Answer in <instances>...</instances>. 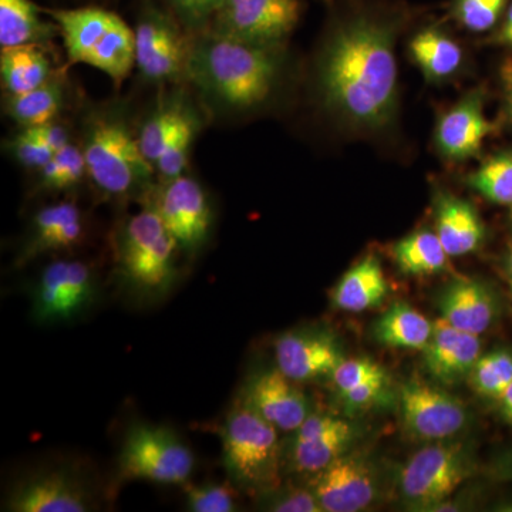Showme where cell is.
<instances>
[{"mask_svg": "<svg viewBox=\"0 0 512 512\" xmlns=\"http://www.w3.org/2000/svg\"><path fill=\"white\" fill-rule=\"evenodd\" d=\"M336 12L318 63L323 103L350 126L386 127L396 111L394 46L406 12L369 0H346Z\"/></svg>", "mask_w": 512, "mask_h": 512, "instance_id": "cell-1", "label": "cell"}, {"mask_svg": "<svg viewBox=\"0 0 512 512\" xmlns=\"http://www.w3.org/2000/svg\"><path fill=\"white\" fill-rule=\"evenodd\" d=\"M185 74L202 92L229 109H254L274 92L281 74V55L279 49L252 45L212 30L190 50Z\"/></svg>", "mask_w": 512, "mask_h": 512, "instance_id": "cell-2", "label": "cell"}, {"mask_svg": "<svg viewBox=\"0 0 512 512\" xmlns=\"http://www.w3.org/2000/svg\"><path fill=\"white\" fill-rule=\"evenodd\" d=\"M80 147L87 177L104 197H144L154 187L156 168L141 151L138 136L119 104L100 107L86 117Z\"/></svg>", "mask_w": 512, "mask_h": 512, "instance_id": "cell-3", "label": "cell"}, {"mask_svg": "<svg viewBox=\"0 0 512 512\" xmlns=\"http://www.w3.org/2000/svg\"><path fill=\"white\" fill-rule=\"evenodd\" d=\"M178 251L160 215L143 202L114 235V272L121 289L140 302L164 299L177 282Z\"/></svg>", "mask_w": 512, "mask_h": 512, "instance_id": "cell-4", "label": "cell"}, {"mask_svg": "<svg viewBox=\"0 0 512 512\" xmlns=\"http://www.w3.org/2000/svg\"><path fill=\"white\" fill-rule=\"evenodd\" d=\"M63 37L70 63L100 70L117 87L136 66L134 30L110 10L77 8L49 10Z\"/></svg>", "mask_w": 512, "mask_h": 512, "instance_id": "cell-5", "label": "cell"}, {"mask_svg": "<svg viewBox=\"0 0 512 512\" xmlns=\"http://www.w3.org/2000/svg\"><path fill=\"white\" fill-rule=\"evenodd\" d=\"M229 480L242 490L265 494L281 483L278 429L238 400L221 430Z\"/></svg>", "mask_w": 512, "mask_h": 512, "instance_id": "cell-6", "label": "cell"}, {"mask_svg": "<svg viewBox=\"0 0 512 512\" xmlns=\"http://www.w3.org/2000/svg\"><path fill=\"white\" fill-rule=\"evenodd\" d=\"M190 447L173 430L138 423L128 429L119 457V480L184 485L194 471Z\"/></svg>", "mask_w": 512, "mask_h": 512, "instance_id": "cell-7", "label": "cell"}, {"mask_svg": "<svg viewBox=\"0 0 512 512\" xmlns=\"http://www.w3.org/2000/svg\"><path fill=\"white\" fill-rule=\"evenodd\" d=\"M474 460L463 443L424 447L410 458L400 474V491L414 510L433 511L473 476Z\"/></svg>", "mask_w": 512, "mask_h": 512, "instance_id": "cell-8", "label": "cell"}, {"mask_svg": "<svg viewBox=\"0 0 512 512\" xmlns=\"http://www.w3.org/2000/svg\"><path fill=\"white\" fill-rule=\"evenodd\" d=\"M99 279L92 265L79 259L50 262L32 288V316L37 323L69 322L96 302Z\"/></svg>", "mask_w": 512, "mask_h": 512, "instance_id": "cell-9", "label": "cell"}, {"mask_svg": "<svg viewBox=\"0 0 512 512\" xmlns=\"http://www.w3.org/2000/svg\"><path fill=\"white\" fill-rule=\"evenodd\" d=\"M143 202L157 211L180 251L195 254L207 244L212 227L210 198L190 175L161 181L144 195Z\"/></svg>", "mask_w": 512, "mask_h": 512, "instance_id": "cell-10", "label": "cell"}, {"mask_svg": "<svg viewBox=\"0 0 512 512\" xmlns=\"http://www.w3.org/2000/svg\"><path fill=\"white\" fill-rule=\"evenodd\" d=\"M301 15V0H222L212 18V30L252 45L281 49Z\"/></svg>", "mask_w": 512, "mask_h": 512, "instance_id": "cell-11", "label": "cell"}, {"mask_svg": "<svg viewBox=\"0 0 512 512\" xmlns=\"http://www.w3.org/2000/svg\"><path fill=\"white\" fill-rule=\"evenodd\" d=\"M400 409L404 429L426 441H444L457 436L467 426L464 404L439 387L410 380L400 389Z\"/></svg>", "mask_w": 512, "mask_h": 512, "instance_id": "cell-12", "label": "cell"}, {"mask_svg": "<svg viewBox=\"0 0 512 512\" xmlns=\"http://www.w3.org/2000/svg\"><path fill=\"white\" fill-rule=\"evenodd\" d=\"M136 66L150 82H170L187 72L190 50L177 23L167 13L148 8L136 29Z\"/></svg>", "mask_w": 512, "mask_h": 512, "instance_id": "cell-13", "label": "cell"}, {"mask_svg": "<svg viewBox=\"0 0 512 512\" xmlns=\"http://www.w3.org/2000/svg\"><path fill=\"white\" fill-rule=\"evenodd\" d=\"M94 508L89 485L74 471L56 468L20 481L3 510L13 512H86Z\"/></svg>", "mask_w": 512, "mask_h": 512, "instance_id": "cell-14", "label": "cell"}, {"mask_svg": "<svg viewBox=\"0 0 512 512\" xmlns=\"http://www.w3.org/2000/svg\"><path fill=\"white\" fill-rule=\"evenodd\" d=\"M311 488L323 511L366 510L377 497L376 471L365 457L346 453L316 474Z\"/></svg>", "mask_w": 512, "mask_h": 512, "instance_id": "cell-15", "label": "cell"}, {"mask_svg": "<svg viewBox=\"0 0 512 512\" xmlns=\"http://www.w3.org/2000/svg\"><path fill=\"white\" fill-rule=\"evenodd\" d=\"M239 400L282 431L298 430L311 414L305 394L278 367L252 376Z\"/></svg>", "mask_w": 512, "mask_h": 512, "instance_id": "cell-16", "label": "cell"}, {"mask_svg": "<svg viewBox=\"0 0 512 512\" xmlns=\"http://www.w3.org/2000/svg\"><path fill=\"white\" fill-rule=\"evenodd\" d=\"M276 367L296 383L332 377L345 360L338 342L319 330H293L275 343Z\"/></svg>", "mask_w": 512, "mask_h": 512, "instance_id": "cell-17", "label": "cell"}, {"mask_svg": "<svg viewBox=\"0 0 512 512\" xmlns=\"http://www.w3.org/2000/svg\"><path fill=\"white\" fill-rule=\"evenodd\" d=\"M84 235L86 220L76 202L46 205L32 218L25 241L16 255V265L29 264L42 255L70 251L82 244Z\"/></svg>", "mask_w": 512, "mask_h": 512, "instance_id": "cell-18", "label": "cell"}, {"mask_svg": "<svg viewBox=\"0 0 512 512\" xmlns=\"http://www.w3.org/2000/svg\"><path fill=\"white\" fill-rule=\"evenodd\" d=\"M355 440L352 424L328 414H309L295 431L292 464L303 474H316L346 454Z\"/></svg>", "mask_w": 512, "mask_h": 512, "instance_id": "cell-19", "label": "cell"}, {"mask_svg": "<svg viewBox=\"0 0 512 512\" xmlns=\"http://www.w3.org/2000/svg\"><path fill=\"white\" fill-rule=\"evenodd\" d=\"M493 131L484 114V93L473 90L441 116L436 128L437 148L447 160H468L480 154L485 137Z\"/></svg>", "mask_w": 512, "mask_h": 512, "instance_id": "cell-20", "label": "cell"}, {"mask_svg": "<svg viewBox=\"0 0 512 512\" xmlns=\"http://www.w3.org/2000/svg\"><path fill=\"white\" fill-rule=\"evenodd\" d=\"M480 356L478 335L454 328L443 319L434 323L433 335L423 349L427 372L444 384L468 377Z\"/></svg>", "mask_w": 512, "mask_h": 512, "instance_id": "cell-21", "label": "cell"}, {"mask_svg": "<svg viewBox=\"0 0 512 512\" xmlns=\"http://www.w3.org/2000/svg\"><path fill=\"white\" fill-rule=\"evenodd\" d=\"M493 289L477 279H457L440 293L441 319L448 325L480 336L493 326L498 303Z\"/></svg>", "mask_w": 512, "mask_h": 512, "instance_id": "cell-22", "label": "cell"}, {"mask_svg": "<svg viewBox=\"0 0 512 512\" xmlns=\"http://www.w3.org/2000/svg\"><path fill=\"white\" fill-rule=\"evenodd\" d=\"M436 234L448 256L476 252L485 238L484 222L470 202L440 191L434 204Z\"/></svg>", "mask_w": 512, "mask_h": 512, "instance_id": "cell-23", "label": "cell"}, {"mask_svg": "<svg viewBox=\"0 0 512 512\" xmlns=\"http://www.w3.org/2000/svg\"><path fill=\"white\" fill-rule=\"evenodd\" d=\"M330 379L342 402L353 412L384 402L390 393L389 375L370 359H345Z\"/></svg>", "mask_w": 512, "mask_h": 512, "instance_id": "cell-24", "label": "cell"}, {"mask_svg": "<svg viewBox=\"0 0 512 512\" xmlns=\"http://www.w3.org/2000/svg\"><path fill=\"white\" fill-rule=\"evenodd\" d=\"M410 57L427 82L441 83L456 76L464 63L461 46L439 26H427L412 37Z\"/></svg>", "mask_w": 512, "mask_h": 512, "instance_id": "cell-25", "label": "cell"}, {"mask_svg": "<svg viewBox=\"0 0 512 512\" xmlns=\"http://www.w3.org/2000/svg\"><path fill=\"white\" fill-rule=\"evenodd\" d=\"M389 293L386 276L375 256H367L340 279L333 292L336 308L365 312L382 305Z\"/></svg>", "mask_w": 512, "mask_h": 512, "instance_id": "cell-26", "label": "cell"}, {"mask_svg": "<svg viewBox=\"0 0 512 512\" xmlns=\"http://www.w3.org/2000/svg\"><path fill=\"white\" fill-rule=\"evenodd\" d=\"M42 46L2 47L0 79L8 96L29 92L52 79V63Z\"/></svg>", "mask_w": 512, "mask_h": 512, "instance_id": "cell-27", "label": "cell"}, {"mask_svg": "<svg viewBox=\"0 0 512 512\" xmlns=\"http://www.w3.org/2000/svg\"><path fill=\"white\" fill-rule=\"evenodd\" d=\"M57 33L59 26L40 18L32 0H0V47L45 45Z\"/></svg>", "mask_w": 512, "mask_h": 512, "instance_id": "cell-28", "label": "cell"}, {"mask_svg": "<svg viewBox=\"0 0 512 512\" xmlns=\"http://www.w3.org/2000/svg\"><path fill=\"white\" fill-rule=\"evenodd\" d=\"M434 323L406 303H396L377 320L375 338L392 349L423 350L433 335Z\"/></svg>", "mask_w": 512, "mask_h": 512, "instance_id": "cell-29", "label": "cell"}, {"mask_svg": "<svg viewBox=\"0 0 512 512\" xmlns=\"http://www.w3.org/2000/svg\"><path fill=\"white\" fill-rule=\"evenodd\" d=\"M64 104L63 82L52 77L49 82L22 94L8 96L6 113L20 127H33L56 120Z\"/></svg>", "mask_w": 512, "mask_h": 512, "instance_id": "cell-30", "label": "cell"}, {"mask_svg": "<svg viewBox=\"0 0 512 512\" xmlns=\"http://www.w3.org/2000/svg\"><path fill=\"white\" fill-rule=\"evenodd\" d=\"M400 271L406 275H431L443 271L448 254L436 232L423 229L400 239L393 249Z\"/></svg>", "mask_w": 512, "mask_h": 512, "instance_id": "cell-31", "label": "cell"}, {"mask_svg": "<svg viewBox=\"0 0 512 512\" xmlns=\"http://www.w3.org/2000/svg\"><path fill=\"white\" fill-rule=\"evenodd\" d=\"M200 128V116L195 113L191 104H187L173 134L168 138L163 154L154 165L160 183L173 180L185 173L188 160H190L192 144L200 133Z\"/></svg>", "mask_w": 512, "mask_h": 512, "instance_id": "cell-32", "label": "cell"}, {"mask_svg": "<svg viewBox=\"0 0 512 512\" xmlns=\"http://www.w3.org/2000/svg\"><path fill=\"white\" fill-rule=\"evenodd\" d=\"M187 104L178 97L165 100L144 121L143 126L137 133L138 143H140L144 156L151 164L156 165L158 158L163 154L168 138L173 134L174 128L177 126Z\"/></svg>", "mask_w": 512, "mask_h": 512, "instance_id": "cell-33", "label": "cell"}, {"mask_svg": "<svg viewBox=\"0 0 512 512\" xmlns=\"http://www.w3.org/2000/svg\"><path fill=\"white\" fill-rule=\"evenodd\" d=\"M468 185L485 200L512 205V147L494 154L468 177Z\"/></svg>", "mask_w": 512, "mask_h": 512, "instance_id": "cell-34", "label": "cell"}, {"mask_svg": "<svg viewBox=\"0 0 512 512\" xmlns=\"http://www.w3.org/2000/svg\"><path fill=\"white\" fill-rule=\"evenodd\" d=\"M39 188L62 192L76 188L87 177V164L82 147L70 143L56 151L49 163L39 171Z\"/></svg>", "mask_w": 512, "mask_h": 512, "instance_id": "cell-35", "label": "cell"}, {"mask_svg": "<svg viewBox=\"0 0 512 512\" xmlns=\"http://www.w3.org/2000/svg\"><path fill=\"white\" fill-rule=\"evenodd\" d=\"M468 380L481 396L500 400L512 383V352L498 349L481 355L468 375Z\"/></svg>", "mask_w": 512, "mask_h": 512, "instance_id": "cell-36", "label": "cell"}, {"mask_svg": "<svg viewBox=\"0 0 512 512\" xmlns=\"http://www.w3.org/2000/svg\"><path fill=\"white\" fill-rule=\"evenodd\" d=\"M508 0H451L450 16L473 33L494 29L505 15Z\"/></svg>", "mask_w": 512, "mask_h": 512, "instance_id": "cell-37", "label": "cell"}, {"mask_svg": "<svg viewBox=\"0 0 512 512\" xmlns=\"http://www.w3.org/2000/svg\"><path fill=\"white\" fill-rule=\"evenodd\" d=\"M187 508L192 512H232L237 510V494L229 484H184Z\"/></svg>", "mask_w": 512, "mask_h": 512, "instance_id": "cell-38", "label": "cell"}, {"mask_svg": "<svg viewBox=\"0 0 512 512\" xmlns=\"http://www.w3.org/2000/svg\"><path fill=\"white\" fill-rule=\"evenodd\" d=\"M8 151L20 165L36 171L42 170L55 154L30 127L20 128L19 133L10 138Z\"/></svg>", "mask_w": 512, "mask_h": 512, "instance_id": "cell-39", "label": "cell"}, {"mask_svg": "<svg viewBox=\"0 0 512 512\" xmlns=\"http://www.w3.org/2000/svg\"><path fill=\"white\" fill-rule=\"evenodd\" d=\"M268 495L265 508L276 512H322L318 498L312 488H275Z\"/></svg>", "mask_w": 512, "mask_h": 512, "instance_id": "cell-40", "label": "cell"}, {"mask_svg": "<svg viewBox=\"0 0 512 512\" xmlns=\"http://www.w3.org/2000/svg\"><path fill=\"white\" fill-rule=\"evenodd\" d=\"M170 2L187 22L198 25L214 18L222 0H170Z\"/></svg>", "mask_w": 512, "mask_h": 512, "instance_id": "cell-41", "label": "cell"}, {"mask_svg": "<svg viewBox=\"0 0 512 512\" xmlns=\"http://www.w3.org/2000/svg\"><path fill=\"white\" fill-rule=\"evenodd\" d=\"M33 131L42 138L43 141L52 148L53 151L62 150L70 141L69 130L62 123L57 120L47 121V123L39 124V126L30 127Z\"/></svg>", "mask_w": 512, "mask_h": 512, "instance_id": "cell-42", "label": "cell"}, {"mask_svg": "<svg viewBox=\"0 0 512 512\" xmlns=\"http://www.w3.org/2000/svg\"><path fill=\"white\" fill-rule=\"evenodd\" d=\"M487 474L498 483H512V448L495 458L488 467Z\"/></svg>", "mask_w": 512, "mask_h": 512, "instance_id": "cell-43", "label": "cell"}, {"mask_svg": "<svg viewBox=\"0 0 512 512\" xmlns=\"http://www.w3.org/2000/svg\"><path fill=\"white\" fill-rule=\"evenodd\" d=\"M491 40L497 45L512 47V3L505 10L504 20Z\"/></svg>", "mask_w": 512, "mask_h": 512, "instance_id": "cell-44", "label": "cell"}, {"mask_svg": "<svg viewBox=\"0 0 512 512\" xmlns=\"http://www.w3.org/2000/svg\"><path fill=\"white\" fill-rule=\"evenodd\" d=\"M501 83H503L505 110L512 121V59L507 60L501 67Z\"/></svg>", "mask_w": 512, "mask_h": 512, "instance_id": "cell-45", "label": "cell"}, {"mask_svg": "<svg viewBox=\"0 0 512 512\" xmlns=\"http://www.w3.org/2000/svg\"><path fill=\"white\" fill-rule=\"evenodd\" d=\"M500 269L501 274H503L505 284L508 286V291H510L512 302V247H510V249H508V251L503 255V258H501Z\"/></svg>", "mask_w": 512, "mask_h": 512, "instance_id": "cell-46", "label": "cell"}, {"mask_svg": "<svg viewBox=\"0 0 512 512\" xmlns=\"http://www.w3.org/2000/svg\"><path fill=\"white\" fill-rule=\"evenodd\" d=\"M498 402H500L501 413H503L504 419L512 424V383L508 386V389L505 390Z\"/></svg>", "mask_w": 512, "mask_h": 512, "instance_id": "cell-47", "label": "cell"}]
</instances>
